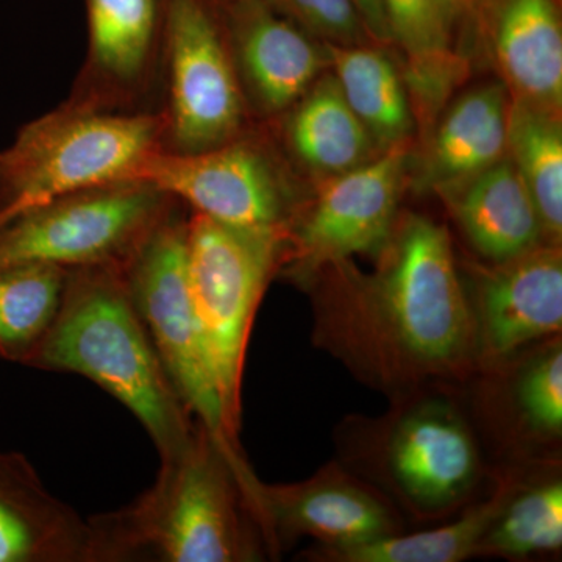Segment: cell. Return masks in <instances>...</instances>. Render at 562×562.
I'll return each instance as SVG.
<instances>
[{
    "mask_svg": "<svg viewBox=\"0 0 562 562\" xmlns=\"http://www.w3.org/2000/svg\"><path fill=\"white\" fill-rule=\"evenodd\" d=\"M188 224L161 221L136 247L127 290L147 335L188 412L224 446L233 432L194 301L187 261Z\"/></svg>",
    "mask_w": 562,
    "mask_h": 562,
    "instance_id": "8992f818",
    "label": "cell"
},
{
    "mask_svg": "<svg viewBox=\"0 0 562 562\" xmlns=\"http://www.w3.org/2000/svg\"><path fill=\"white\" fill-rule=\"evenodd\" d=\"M506 155L535 202L541 220L543 241L561 246V113L512 99Z\"/></svg>",
    "mask_w": 562,
    "mask_h": 562,
    "instance_id": "44dd1931",
    "label": "cell"
},
{
    "mask_svg": "<svg viewBox=\"0 0 562 562\" xmlns=\"http://www.w3.org/2000/svg\"><path fill=\"white\" fill-rule=\"evenodd\" d=\"M238 54L247 85L268 111L301 101L328 65L325 47L269 11H255L244 24Z\"/></svg>",
    "mask_w": 562,
    "mask_h": 562,
    "instance_id": "e0dca14e",
    "label": "cell"
},
{
    "mask_svg": "<svg viewBox=\"0 0 562 562\" xmlns=\"http://www.w3.org/2000/svg\"><path fill=\"white\" fill-rule=\"evenodd\" d=\"M244 469L206 428L192 431L149 497L133 512V538L169 562H232L249 557L235 482Z\"/></svg>",
    "mask_w": 562,
    "mask_h": 562,
    "instance_id": "5b68a950",
    "label": "cell"
},
{
    "mask_svg": "<svg viewBox=\"0 0 562 562\" xmlns=\"http://www.w3.org/2000/svg\"><path fill=\"white\" fill-rule=\"evenodd\" d=\"M486 44L509 98L561 113L562 27L557 0H492Z\"/></svg>",
    "mask_w": 562,
    "mask_h": 562,
    "instance_id": "7c38bea8",
    "label": "cell"
},
{
    "mask_svg": "<svg viewBox=\"0 0 562 562\" xmlns=\"http://www.w3.org/2000/svg\"><path fill=\"white\" fill-rule=\"evenodd\" d=\"M25 364L76 372L135 414L165 458L190 441L184 408L128 294L94 273L68 281L54 324Z\"/></svg>",
    "mask_w": 562,
    "mask_h": 562,
    "instance_id": "6da1fadb",
    "label": "cell"
},
{
    "mask_svg": "<svg viewBox=\"0 0 562 562\" xmlns=\"http://www.w3.org/2000/svg\"><path fill=\"white\" fill-rule=\"evenodd\" d=\"M162 195L143 181H121L22 211L0 222V272L113 260L154 228Z\"/></svg>",
    "mask_w": 562,
    "mask_h": 562,
    "instance_id": "52a82bcc",
    "label": "cell"
},
{
    "mask_svg": "<svg viewBox=\"0 0 562 562\" xmlns=\"http://www.w3.org/2000/svg\"><path fill=\"white\" fill-rule=\"evenodd\" d=\"M66 284V271L57 266L0 272V357L27 362L54 324Z\"/></svg>",
    "mask_w": 562,
    "mask_h": 562,
    "instance_id": "7402d4cb",
    "label": "cell"
},
{
    "mask_svg": "<svg viewBox=\"0 0 562 562\" xmlns=\"http://www.w3.org/2000/svg\"><path fill=\"white\" fill-rule=\"evenodd\" d=\"M509 101L503 83L483 85L460 95L432 133L422 183L436 190L503 160L508 143Z\"/></svg>",
    "mask_w": 562,
    "mask_h": 562,
    "instance_id": "2e32d148",
    "label": "cell"
},
{
    "mask_svg": "<svg viewBox=\"0 0 562 562\" xmlns=\"http://www.w3.org/2000/svg\"><path fill=\"white\" fill-rule=\"evenodd\" d=\"M392 473L403 492L427 508L450 505L479 471L475 443L457 414L428 405L398 425L390 446Z\"/></svg>",
    "mask_w": 562,
    "mask_h": 562,
    "instance_id": "4fadbf2b",
    "label": "cell"
},
{
    "mask_svg": "<svg viewBox=\"0 0 562 562\" xmlns=\"http://www.w3.org/2000/svg\"><path fill=\"white\" fill-rule=\"evenodd\" d=\"M157 122L68 110L25 125L0 150V222L66 195L132 181L154 154Z\"/></svg>",
    "mask_w": 562,
    "mask_h": 562,
    "instance_id": "3957f363",
    "label": "cell"
},
{
    "mask_svg": "<svg viewBox=\"0 0 562 562\" xmlns=\"http://www.w3.org/2000/svg\"><path fill=\"white\" fill-rule=\"evenodd\" d=\"M254 494L277 522L321 539L330 550L392 535L383 503L342 476H321L291 487H260Z\"/></svg>",
    "mask_w": 562,
    "mask_h": 562,
    "instance_id": "9a60e30c",
    "label": "cell"
},
{
    "mask_svg": "<svg viewBox=\"0 0 562 562\" xmlns=\"http://www.w3.org/2000/svg\"><path fill=\"white\" fill-rule=\"evenodd\" d=\"M353 2L360 11L369 35L376 41H391L382 2L380 0H353Z\"/></svg>",
    "mask_w": 562,
    "mask_h": 562,
    "instance_id": "f1b7e54d",
    "label": "cell"
},
{
    "mask_svg": "<svg viewBox=\"0 0 562 562\" xmlns=\"http://www.w3.org/2000/svg\"><path fill=\"white\" fill-rule=\"evenodd\" d=\"M390 38L405 52L409 98L430 114L457 85L462 63L452 50V31L439 0H380Z\"/></svg>",
    "mask_w": 562,
    "mask_h": 562,
    "instance_id": "ffe728a7",
    "label": "cell"
},
{
    "mask_svg": "<svg viewBox=\"0 0 562 562\" xmlns=\"http://www.w3.org/2000/svg\"><path fill=\"white\" fill-rule=\"evenodd\" d=\"M384 249L382 271L366 299L376 338L414 368L457 366L468 355L473 317L449 232L413 214Z\"/></svg>",
    "mask_w": 562,
    "mask_h": 562,
    "instance_id": "7a4b0ae2",
    "label": "cell"
},
{
    "mask_svg": "<svg viewBox=\"0 0 562 562\" xmlns=\"http://www.w3.org/2000/svg\"><path fill=\"white\" fill-rule=\"evenodd\" d=\"M520 409L532 427L560 435L562 430V350L560 344L528 366L517 390Z\"/></svg>",
    "mask_w": 562,
    "mask_h": 562,
    "instance_id": "4316f807",
    "label": "cell"
},
{
    "mask_svg": "<svg viewBox=\"0 0 562 562\" xmlns=\"http://www.w3.org/2000/svg\"><path fill=\"white\" fill-rule=\"evenodd\" d=\"M479 286V327L487 357L505 358L562 328L561 246L541 244L495 262Z\"/></svg>",
    "mask_w": 562,
    "mask_h": 562,
    "instance_id": "8fae6325",
    "label": "cell"
},
{
    "mask_svg": "<svg viewBox=\"0 0 562 562\" xmlns=\"http://www.w3.org/2000/svg\"><path fill=\"white\" fill-rule=\"evenodd\" d=\"M503 508L491 501L465 513L457 522L409 536L387 535L375 541L328 550L333 560L346 562H457L479 554L480 543Z\"/></svg>",
    "mask_w": 562,
    "mask_h": 562,
    "instance_id": "cb8c5ba5",
    "label": "cell"
},
{
    "mask_svg": "<svg viewBox=\"0 0 562 562\" xmlns=\"http://www.w3.org/2000/svg\"><path fill=\"white\" fill-rule=\"evenodd\" d=\"M479 2L480 0H439V5H441L443 18H446L450 31L453 32L454 25L468 18V14L472 13Z\"/></svg>",
    "mask_w": 562,
    "mask_h": 562,
    "instance_id": "f546056e",
    "label": "cell"
},
{
    "mask_svg": "<svg viewBox=\"0 0 562 562\" xmlns=\"http://www.w3.org/2000/svg\"><path fill=\"white\" fill-rule=\"evenodd\" d=\"M299 160L335 177L371 161L375 140L350 109L333 74L322 76L303 94L288 127Z\"/></svg>",
    "mask_w": 562,
    "mask_h": 562,
    "instance_id": "d6986e66",
    "label": "cell"
},
{
    "mask_svg": "<svg viewBox=\"0 0 562 562\" xmlns=\"http://www.w3.org/2000/svg\"><path fill=\"white\" fill-rule=\"evenodd\" d=\"M295 16L327 43L364 44L369 32L353 0H286Z\"/></svg>",
    "mask_w": 562,
    "mask_h": 562,
    "instance_id": "83f0119b",
    "label": "cell"
},
{
    "mask_svg": "<svg viewBox=\"0 0 562 562\" xmlns=\"http://www.w3.org/2000/svg\"><path fill=\"white\" fill-rule=\"evenodd\" d=\"M435 191L472 246L491 261L513 260L546 244L538 210L508 155Z\"/></svg>",
    "mask_w": 562,
    "mask_h": 562,
    "instance_id": "5bb4252c",
    "label": "cell"
},
{
    "mask_svg": "<svg viewBox=\"0 0 562 562\" xmlns=\"http://www.w3.org/2000/svg\"><path fill=\"white\" fill-rule=\"evenodd\" d=\"M133 180L190 203L195 214L239 231L280 233L286 195L268 158L247 144H221L206 150H155Z\"/></svg>",
    "mask_w": 562,
    "mask_h": 562,
    "instance_id": "ba28073f",
    "label": "cell"
},
{
    "mask_svg": "<svg viewBox=\"0 0 562 562\" xmlns=\"http://www.w3.org/2000/svg\"><path fill=\"white\" fill-rule=\"evenodd\" d=\"M406 160V143L395 144L325 181L295 233L302 271L384 249L394 232Z\"/></svg>",
    "mask_w": 562,
    "mask_h": 562,
    "instance_id": "30bf717a",
    "label": "cell"
},
{
    "mask_svg": "<svg viewBox=\"0 0 562 562\" xmlns=\"http://www.w3.org/2000/svg\"><path fill=\"white\" fill-rule=\"evenodd\" d=\"M283 235L239 231L195 214L188 224V277L222 405L233 435L239 420L244 355Z\"/></svg>",
    "mask_w": 562,
    "mask_h": 562,
    "instance_id": "277c9868",
    "label": "cell"
},
{
    "mask_svg": "<svg viewBox=\"0 0 562 562\" xmlns=\"http://www.w3.org/2000/svg\"><path fill=\"white\" fill-rule=\"evenodd\" d=\"M92 58L114 79H136L149 60L155 0H87Z\"/></svg>",
    "mask_w": 562,
    "mask_h": 562,
    "instance_id": "d4e9b609",
    "label": "cell"
},
{
    "mask_svg": "<svg viewBox=\"0 0 562 562\" xmlns=\"http://www.w3.org/2000/svg\"><path fill=\"white\" fill-rule=\"evenodd\" d=\"M50 501L16 454L0 453V562H33L65 554L55 539Z\"/></svg>",
    "mask_w": 562,
    "mask_h": 562,
    "instance_id": "603a6c76",
    "label": "cell"
},
{
    "mask_svg": "<svg viewBox=\"0 0 562 562\" xmlns=\"http://www.w3.org/2000/svg\"><path fill=\"white\" fill-rule=\"evenodd\" d=\"M172 133L180 150L228 143L243 121L238 77L199 0H171L168 13Z\"/></svg>",
    "mask_w": 562,
    "mask_h": 562,
    "instance_id": "9c48e42d",
    "label": "cell"
},
{
    "mask_svg": "<svg viewBox=\"0 0 562 562\" xmlns=\"http://www.w3.org/2000/svg\"><path fill=\"white\" fill-rule=\"evenodd\" d=\"M562 546V483L532 487L503 506L479 553L525 557Z\"/></svg>",
    "mask_w": 562,
    "mask_h": 562,
    "instance_id": "484cf974",
    "label": "cell"
},
{
    "mask_svg": "<svg viewBox=\"0 0 562 562\" xmlns=\"http://www.w3.org/2000/svg\"><path fill=\"white\" fill-rule=\"evenodd\" d=\"M325 50L344 98L376 147L386 150L406 143L413 132V103L390 55L364 44L327 43Z\"/></svg>",
    "mask_w": 562,
    "mask_h": 562,
    "instance_id": "ac0fdd59",
    "label": "cell"
}]
</instances>
